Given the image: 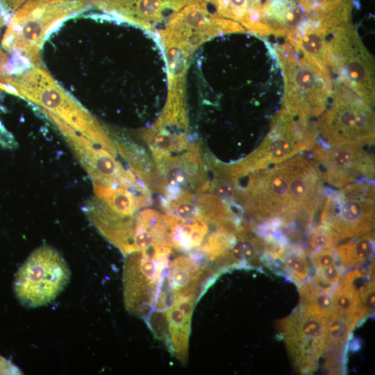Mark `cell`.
<instances>
[{
	"label": "cell",
	"instance_id": "6da1fadb",
	"mask_svg": "<svg viewBox=\"0 0 375 375\" xmlns=\"http://www.w3.org/2000/svg\"><path fill=\"white\" fill-rule=\"evenodd\" d=\"M253 172L238 194L253 217L288 221L312 214L317 208L324 176L313 162L295 156L272 168Z\"/></svg>",
	"mask_w": 375,
	"mask_h": 375
},
{
	"label": "cell",
	"instance_id": "7a4b0ae2",
	"mask_svg": "<svg viewBox=\"0 0 375 375\" xmlns=\"http://www.w3.org/2000/svg\"><path fill=\"white\" fill-rule=\"evenodd\" d=\"M11 85L21 96L44 109L92 143L114 156L117 148L97 120L38 66H31L12 78Z\"/></svg>",
	"mask_w": 375,
	"mask_h": 375
},
{
	"label": "cell",
	"instance_id": "3957f363",
	"mask_svg": "<svg viewBox=\"0 0 375 375\" xmlns=\"http://www.w3.org/2000/svg\"><path fill=\"white\" fill-rule=\"evenodd\" d=\"M83 0H28L9 20L2 39L3 49L37 66L48 33L64 19L84 10Z\"/></svg>",
	"mask_w": 375,
	"mask_h": 375
},
{
	"label": "cell",
	"instance_id": "277c9868",
	"mask_svg": "<svg viewBox=\"0 0 375 375\" xmlns=\"http://www.w3.org/2000/svg\"><path fill=\"white\" fill-rule=\"evenodd\" d=\"M274 53L283 74L285 110L304 121L322 113L333 90L331 76L297 56L290 43L275 48Z\"/></svg>",
	"mask_w": 375,
	"mask_h": 375
},
{
	"label": "cell",
	"instance_id": "5b68a950",
	"mask_svg": "<svg viewBox=\"0 0 375 375\" xmlns=\"http://www.w3.org/2000/svg\"><path fill=\"white\" fill-rule=\"evenodd\" d=\"M69 278V267L60 253L44 244L34 250L18 269L14 292L24 306H42L60 294Z\"/></svg>",
	"mask_w": 375,
	"mask_h": 375
},
{
	"label": "cell",
	"instance_id": "8992f818",
	"mask_svg": "<svg viewBox=\"0 0 375 375\" xmlns=\"http://www.w3.org/2000/svg\"><path fill=\"white\" fill-rule=\"evenodd\" d=\"M328 42L329 70L339 81L372 106L374 102V67L372 56L350 21L330 31Z\"/></svg>",
	"mask_w": 375,
	"mask_h": 375
},
{
	"label": "cell",
	"instance_id": "52a82bcc",
	"mask_svg": "<svg viewBox=\"0 0 375 375\" xmlns=\"http://www.w3.org/2000/svg\"><path fill=\"white\" fill-rule=\"evenodd\" d=\"M331 94L332 103L319 122L328 142L362 146L372 142L374 116L372 105L340 83Z\"/></svg>",
	"mask_w": 375,
	"mask_h": 375
},
{
	"label": "cell",
	"instance_id": "ba28073f",
	"mask_svg": "<svg viewBox=\"0 0 375 375\" xmlns=\"http://www.w3.org/2000/svg\"><path fill=\"white\" fill-rule=\"evenodd\" d=\"M372 184L357 182L331 194L324 203L321 221L340 239L371 232L374 218V191Z\"/></svg>",
	"mask_w": 375,
	"mask_h": 375
},
{
	"label": "cell",
	"instance_id": "9c48e42d",
	"mask_svg": "<svg viewBox=\"0 0 375 375\" xmlns=\"http://www.w3.org/2000/svg\"><path fill=\"white\" fill-rule=\"evenodd\" d=\"M314 135L306 122L290 115L285 109L274 120L272 130L260 147L251 155L231 166L233 174L240 177L249 172L283 161L313 143Z\"/></svg>",
	"mask_w": 375,
	"mask_h": 375
},
{
	"label": "cell",
	"instance_id": "30bf717a",
	"mask_svg": "<svg viewBox=\"0 0 375 375\" xmlns=\"http://www.w3.org/2000/svg\"><path fill=\"white\" fill-rule=\"evenodd\" d=\"M58 128L76 158L91 177L93 182H99L112 187L133 188L140 191L141 183L131 171L126 170L106 149L94 144L79 134L50 112L40 108Z\"/></svg>",
	"mask_w": 375,
	"mask_h": 375
},
{
	"label": "cell",
	"instance_id": "8fae6325",
	"mask_svg": "<svg viewBox=\"0 0 375 375\" xmlns=\"http://www.w3.org/2000/svg\"><path fill=\"white\" fill-rule=\"evenodd\" d=\"M280 324L294 367L304 374L315 372L324 353L325 319L301 304Z\"/></svg>",
	"mask_w": 375,
	"mask_h": 375
},
{
	"label": "cell",
	"instance_id": "7c38bea8",
	"mask_svg": "<svg viewBox=\"0 0 375 375\" xmlns=\"http://www.w3.org/2000/svg\"><path fill=\"white\" fill-rule=\"evenodd\" d=\"M319 151L318 157L325 164L324 178L335 186H343L359 176L374 172L372 159L364 151L362 146L351 144H333Z\"/></svg>",
	"mask_w": 375,
	"mask_h": 375
},
{
	"label": "cell",
	"instance_id": "4fadbf2b",
	"mask_svg": "<svg viewBox=\"0 0 375 375\" xmlns=\"http://www.w3.org/2000/svg\"><path fill=\"white\" fill-rule=\"evenodd\" d=\"M95 5L103 12L148 31L162 22L165 12H177L183 0H98Z\"/></svg>",
	"mask_w": 375,
	"mask_h": 375
},
{
	"label": "cell",
	"instance_id": "5bb4252c",
	"mask_svg": "<svg viewBox=\"0 0 375 375\" xmlns=\"http://www.w3.org/2000/svg\"><path fill=\"white\" fill-rule=\"evenodd\" d=\"M328 31L320 24H306L297 34L292 44L307 60L330 74L328 65Z\"/></svg>",
	"mask_w": 375,
	"mask_h": 375
},
{
	"label": "cell",
	"instance_id": "9a60e30c",
	"mask_svg": "<svg viewBox=\"0 0 375 375\" xmlns=\"http://www.w3.org/2000/svg\"><path fill=\"white\" fill-rule=\"evenodd\" d=\"M360 270L340 278L333 293V313L351 321L356 326L367 318L360 303L357 279Z\"/></svg>",
	"mask_w": 375,
	"mask_h": 375
},
{
	"label": "cell",
	"instance_id": "2e32d148",
	"mask_svg": "<svg viewBox=\"0 0 375 375\" xmlns=\"http://www.w3.org/2000/svg\"><path fill=\"white\" fill-rule=\"evenodd\" d=\"M94 196L111 208L117 215L126 217H134L140 208L149 205L151 199L148 194L136 195L128 188L112 187L99 182H93Z\"/></svg>",
	"mask_w": 375,
	"mask_h": 375
},
{
	"label": "cell",
	"instance_id": "e0dca14e",
	"mask_svg": "<svg viewBox=\"0 0 375 375\" xmlns=\"http://www.w3.org/2000/svg\"><path fill=\"white\" fill-rule=\"evenodd\" d=\"M342 267H358L372 258L374 238L372 232L356 237L336 248Z\"/></svg>",
	"mask_w": 375,
	"mask_h": 375
},
{
	"label": "cell",
	"instance_id": "ac0fdd59",
	"mask_svg": "<svg viewBox=\"0 0 375 375\" xmlns=\"http://www.w3.org/2000/svg\"><path fill=\"white\" fill-rule=\"evenodd\" d=\"M283 262L284 272L297 284L304 282L309 274V266L304 252L300 249L290 248L275 252Z\"/></svg>",
	"mask_w": 375,
	"mask_h": 375
},
{
	"label": "cell",
	"instance_id": "d6986e66",
	"mask_svg": "<svg viewBox=\"0 0 375 375\" xmlns=\"http://www.w3.org/2000/svg\"><path fill=\"white\" fill-rule=\"evenodd\" d=\"M340 240L338 234L331 227L323 224L312 232L310 246L314 251L324 247H333Z\"/></svg>",
	"mask_w": 375,
	"mask_h": 375
},
{
	"label": "cell",
	"instance_id": "ffe728a7",
	"mask_svg": "<svg viewBox=\"0 0 375 375\" xmlns=\"http://www.w3.org/2000/svg\"><path fill=\"white\" fill-rule=\"evenodd\" d=\"M358 293L360 306L367 317L374 311V278H372V272L358 289Z\"/></svg>",
	"mask_w": 375,
	"mask_h": 375
},
{
	"label": "cell",
	"instance_id": "44dd1931",
	"mask_svg": "<svg viewBox=\"0 0 375 375\" xmlns=\"http://www.w3.org/2000/svg\"><path fill=\"white\" fill-rule=\"evenodd\" d=\"M342 273V267L337 264L317 269L315 279L324 286L335 287L341 278Z\"/></svg>",
	"mask_w": 375,
	"mask_h": 375
},
{
	"label": "cell",
	"instance_id": "7402d4cb",
	"mask_svg": "<svg viewBox=\"0 0 375 375\" xmlns=\"http://www.w3.org/2000/svg\"><path fill=\"white\" fill-rule=\"evenodd\" d=\"M310 260L317 269L336 264L338 260L336 249L333 247L319 249L312 254Z\"/></svg>",
	"mask_w": 375,
	"mask_h": 375
},
{
	"label": "cell",
	"instance_id": "603a6c76",
	"mask_svg": "<svg viewBox=\"0 0 375 375\" xmlns=\"http://www.w3.org/2000/svg\"><path fill=\"white\" fill-rule=\"evenodd\" d=\"M24 0H0V33L3 26L8 24L13 12Z\"/></svg>",
	"mask_w": 375,
	"mask_h": 375
},
{
	"label": "cell",
	"instance_id": "cb8c5ba5",
	"mask_svg": "<svg viewBox=\"0 0 375 375\" xmlns=\"http://www.w3.org/2000/svg\"><path fill=\"white\" fill-rule=\"evenodd\" d=\"M8 68V58L7 55L0 49V85H11L13 77L9 73Z\"/></svg>",
	"mask_w": 375,
	"mask_h": 375
},
{
	"label": "cell",
	"instance_id": "d4e9b609",
	"mask_svg": "<svg viewBox=\"0 0 375 375\" xmlns=\"http://www.w3.org/2000/svg\"><path fill=\"white\" fill-rule=\"evenodd\" d=\"M19 370L12 362L0 356V374H17Z\"/></svg>",
	"mask_w": 375,
	"mask_h": 375
},
{
	"label": "cell",
	"instance_id": "484cf974",
	"mask_svg": "<svg viewBox=\"0 0 375 375\" xmlns=\"http://www.w3.org/2000/svg\"><path fill=\"white\" fill-rule=\"evenodd\" d=\"M215 187L217 188L218 194L222 199H227L233 196V190L228 183H223L218 185L215 184Z\"/></svg>",
	"mask_w": 375,
	"mask_h": 375
}]
</instances>
